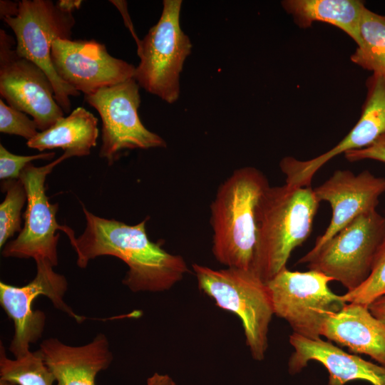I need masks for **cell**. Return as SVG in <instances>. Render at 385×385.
Here are the masks:
<instances>
[{"label":"cell","mask_w":385,"mask_h":385,"mask_svg":"<svg viewBox=\"0 0 385 385\" xmlns=\"http://www.w3.org/2000/svg\"><path fill=\"white\" fill-rule=\"evenodd\" d=\"M368 307L371 313L385 325V295L374 300Z\"/></svg>","instance_id":"obj_30"},{"label":"cell","mask_w":385,"mask_h":385,"mask_svg":"<svg viewBox=\"0 0 385 385\" xmlns=\"http://www.w3.org/2000/svg\"><path fill=\"white\" fill-rule=\"evenodd\" d=\"M82 207L86 222L83 233L76 237L67 225H63L61 230L76 253V264L80 268H86L98 257H115L128 266L122 283L133 292L168 290L188 272L182 256L166 252L149 239L147 218L130 225L97 216L83 205Z\"/></svg>","instance_id":"obj_1"},{"label":"cell","mask_w":385,"mask_h":385,"mask_svg":"<svg viewBox=\"0 0 385 385\" xmlns=\"http://www.w3.org/2000/svg\"><path fill=\"white\" fill-rule=\"evenodd\" d=\"M120 11L125 26L128 28L130 30L133 37L134 38L137 46L140 44V40L138 38V36L136 35L133 24L131 22V19L130 18L128 11V6H127V2L125 1H118V0H111L110 1Z\"/></svg>","instance_id":"obj_28"},{"label":"cell","mask_w":385,"mask_h":385,"mask_svg":"<svg viewBox=\"0 0 385 385\" xmlns=\"http://www.w3.org/2000/svg\"><path fill=\"white\" fill-rule=\"evenodd\" d=\"M344 155L350 162L374 160L385 163V135L365 148L351 150L345 153Z\"/></svg>","instance_id":"obj_27"},{"label":"cell","mask_w":385,"mask_h":385,"mask_svg":"<svg viewBox=\"0 0 385 385\" xmlns=\"http://www.w3.org/2000/svg\"><path fill=\"white\" fill-rule=\"evenodd\" d=\"M16 42L0 30V94L13 108L29 114L43 131L64 117L55 99L52 83L34 62L19 56Z\"/></svg>","instance_id":"obj_12"},{"label":"cell","mask_w":385,"mask_h":385,"mask_svg":"<svg viewBox=\"0 0 385 385\" xmlns=\"http://www.w3.org/2000/svg\"><path fill=\"white\" fill-rule=\"evenodd\" d=\"M19 14L4 21L16 36L17 54L41 67L50 78L56 102L64 113L71 111L70 96L80 92L65 83L56 73L51 46L57 39H71L76 20L72 14L60 10L51 0L19 1Z\"/></svg>","instance_id":"obj_7"},{"label":"cell","mask_w":385,"mask_h":385,"mask_svg":"<svg viewBox=\"0 0 385 385\" xmlns=\"http://www.w3.org/2000/svg\"><path fill=\"white\" fill-rule=\"evenodd\" d=\"M19 1L9 0L0 1V18L3 20L7 17H14L19 14Z\"/></svg>","instance_id":"obj_29"},{"label":"cell","mask_w":385,"mask_h":385,"mask_svg":"<svg viewBox=\"0 0 385 385\" xmlns=\"http://www.w3.org/2000/svg\"><path fill=\"white\" fill-rule=\"evenodd\" d=\"M82 3L81 0H58L56 5L62 11L72 14L81 7Z\"/></svg>","instance_id":"obj_32"},{"label":"cell","mask_w":385,"mask_h":385,"mask_svg":"<svg viewBox=\"0 0 385 385\" xmlns=\"http://www.w3.org/2000/svg\"><path fill=\"white\" fill-rule=\"evenodd\" d=\"M55 381L39 350L11 359L1 342L0 385H53Z\"/></svg>","instance_id":"obj_22"},{"label":"cell","mask_w":385,"mask_h":385,"mask_svg":"<svg viewBox=\"0 0 385 385\" xmlns=\"http://www.w3.org/2000/svg\"><path fill=\"white\" fill-rule=\"evenodd\" d=\"M51 61L57 75L84 95L133 78L135 66L112 56L96 40L56 39Z\"/></svg>","instance_id":"obj_13"},{"label":"cell","mask_w":385,"mask_h":385,"mask_svg":"<svg viewBox=\"0 0 385 385\" xmlns=\"http://www.w3.org/2000/svg\"><path fill=\"white\" fill-rule=\"evenodd\" d=\"M192 269L199 289L220 308L240 318L253 359L262 360L274 314L267 284L254 272L240 269L214 270L199 264H193Z\"/></svg>","instance_id":"obj_4"},{"label":"cell","mask_w":385,"mask_h":385,"mask_svg":"<svg viewBox=\"0 0 385 385\" xmlns=\"http://www.w3.org/2000/svg\"><path fill=\"white\" fill-rule=\"evenodd\" d=\"M385 295V239L379 246L366 279L355 289L342 295L345 302H356L369 306Z\"/></svg>","instance_id":"obj_24"},{"label":"cell","mask_w":385,"mask_h":385,"mask_svg":"<svg viewBox=\"0 0 385 385\" xmlns=\"http://www.w3.org/2000/svg\"><path fill=\"white\" fill-rule=\"evenodd\" d=\"M39 351L57 385H96L97 374L107 369L113 358L108 338L102 333L82 346L49 338L40 344Z\"/></svg>","instance_id":"obj_17"},{"label":"cell","mask_w":385,"mask_h":385,"mask_svg":"<svg viewBox=\"0 0 385 385\" xmlns=\"http://www.w3.org/2000/svg\"><path fill=\"white\" fill-rule=\"evenodd\" d=\"M139 88L132 78L85 96L86 101L101 116L102 145L99 156L110 165L125 149L166 147L165 140L146 128L139 118L138 111L141 102Z\"/></svg>","instance_id":"obj_10"},{"label":"cell","mask_w":385,"mask_h":385,"mask_svg":"<svg viewBox=\"0 0 385 385\" xmlns=\"http://www.w3.org/2000/svg\"><path fill=\"white\" fill-rule=\"evenodd\" d=\"M361 43L351 60L385 79V16L365 7L360 22Z\"/></svg>","instance_id":"obj_21"},{"label":"cell","mask_w":385,"mask_h":385,"mask_svg":"<svg viewBox=\"0 0 385 385\" xmlns=\"http://www.w3.org/2000/svg\"><path fill=\"white\" fill-rule=\"evenodd\" d=\"M73 157L64 152L54 161L40 167L29 163L21 172L19 180L24 185L26 209L24 214V225L16 238L7 242L1 255L4 257L44 258L53 266L58 264L57 245L60 237L57 230L62 225L56 221L58 205L51 204L46 194V177L64 160Z\"/></svg>","instance_id":"obj_11"},{"label":"cell","mask_w":385,"mask_h":385,"mask_svg":"<svg viewBox=\"0 0 385 385\" xmlns=\"http://www.w3.org/2000/svg\"><path fill=\"white\" fill-rule=\"evenodd\" d=\"M321 336L385 366V325L365 304L347 302L339 312L331 313L322 325Z\"/></svg>","instance_id":"obj_18"},{"label":"cell","mask_w":385,"mask_h":385,"mask_svg":"<svg viewBox=\"0 0 385 385\" xmlns=\"http://www.w3.org/2000/svg\"><path fill=\"white\" fill-rule=\"evenodd\" d=\"M332 281L315 270L299 272L284 267L266 282L274 314L287 321L293 333L310 339L320 338L327 317L346 304L342 295L329 288Z\"/></svg>","instance_id":"obj_8"},{"label":"cell","mask_w":385,"mask_h":385,"mask_svg":"<svg viewBox=\"0 0 385 385\" xmlns=\"http://www.w3.org/2000/svg\"><path fill=\"white\" fill-rule=\"evenodd\" d=\"M0 132L21 136L27 141L38 133L33 119L26 113L6 105L2 99L0 100Z\"/></svg>","instance_id":"obj_25"},{"label":"cell","mask_w":385,"mask_h":385,"mask_svg":"<svg viewBox=\"0 0 385 385\" xmlns=\"http://www.w3.org/2000/svg\"><path fill=\"white\" fill-rule=\"evenodd\" d=\"M147 385H176L173 379L167 374H161L158 372L154 373L148 378Z\"/></svg>","instance_id":"obj_31"},{"label":"cell","mask_w":385,"mask_h":385,"mask_svg":"<svg viewBox=\"0 0 385 385\" xmlns=\"http://www.w3.org/2000/svg\"><path fill=\"white\" fill-rule=\"evenodd\" d=\"M269 186L265 175L254 167L235 170L220 185L210 205L212 251L226 267L254 272L258 208Z\"/></svg>","instance_id":"obj_2"},{"label":"cell","mask_w":385,"mask_h":385,"mask_svg":"<svg viewBox=\"0 0 385 385\" xmlns=\"http://www.w3.org/2000/svg\"><path fill=\"white\" fill-rule=\"evenodd\" d=\"M1 188L6 196L0 204L1 248L15 233L21 231V210L27 202L24 185L19 179L4 180Z\"/></svg>","instance_id":"obj_23"},{"label":"cell","mask_w":385,"mask_h":385,"mask_svg":"<svg viewBox=\"0 0 385 385\" xmlns=\"http://www.w3.org/2000/svg\"><path fill=\"white\" fill-rule=\"evenodd\" d=\"M182 4L181 0H164L158 23L137 46L140 62L133 78L140 87L168 103L179 98L180 73L192 47L180 24Z\"/></svg>","instance_id":"obj_5"},{"label":"cell","mask_w":385,"mask_h":385,"mask_svg":"<svg viewBox=\"0 0 385 385\" xmlns=\"http://www.w3.org/2000/svg\"><path fill=\"white\" fill-rule=\"evenodd\" d=\"M55 155L54 152H44L32 155H19L0 144V179H19L22 170L32 160H51Z\"/></svg>","instance_id":"obj_26"},{"label":"cell","mask_w":385,"mask_h":385,"mask_svg":"<svg viewBox=\"0 0 385 385\" xmlns=\"http://www.w3.org/2000/svg\"><path fill=\"white\" fill-rule=\"evenodd\" d=\"M312 187L269 186L258 208L254 272L265 283L286 264L312 230L319 206Z\"/></svg>","instance_id":"obj_3"},{"label":"cell","mask_w":385,"mask_h":385,"mask_svg":"<svg viewBox=\"0 0 385 385\" xmlns=\"http://www.w3.org/2000/svg\"><path fill=\"white\" fill-rule=\"evenodd\" d=\"M289 343L294 352L289 360V371L297 373L310 361H317L328 371L329 385H344L355 380L372 385H385V366L374 364L356 354H349L320 338L310 339L292 333Z\"/></svg>","instance_id":"obj_16"},{"label":"cell","mask_w":385,"mask_h":385,"mask_svg":"<svg viewBox=\"0 0 385 385\" xmlns=\"http://www.w3.org/2000/svg\"><path fill=\"white\" fill-rule=\"evenodd\" d=\"M284 9L301 27L322 21L338 27L359 46L361 43L360 22L365 9L358 0H287Z\"/></svg>","instance_id":"obj_20"},{"label":"cell","mask_w":385,"mask_h":385,"mask_svg":"<svg viewBox=\"0 0 385 385\" xmlns=\"http://www.w3.org/2000/svg\"><path fill=\"white\" fill-rule=\"evenodd\" d=\"M98 121L91 112L78 107L49 128L38 132L26 145L39 151L61 148L73 157L86 156L97 143Z\"/></svg>","instance_id":"obj_19"},{"label":"cell","mask_w":385,"mask_h":385,"mask_svg":"<svg viewBox=\"0 0 385 385\" xmlns=\"http://www.w3.org/2000/svg\"><path fill=\"white\" fill-rule=\"evenodd\" d=\"M368 93L361 117L350 132L334 147L307 160L285 157L279 163L285 183L310 187L315 173L334 157L365 148L385 135V79L372 74L366 82Z\"/></svg>","instance_id":"obj_14"},{"label":"cell","mask_w":385,"mask_h":385,"mask_svg":"<svg viewBox=\"0 0 385 385\" xmlns=\"http://www.w3.org/2000/svg\"><path fill=\"white\" fill-rule=\"evenodd\" d=\"M34 260L36 276L26 285L17 287L0 282V304L14 323V332L9 349L15 358L29 353L30 344L42 337L46 315L41 311L33 309L34 301L40 295L48 297L55 308L76 322H81L85 319L74 312L63 299L68 289L66 278L53 270L54 266L48 260Z\"/></svg>","instance_id":"obj_9"},{"label":"cell","mask_w":385,"mask_h":385,"mask_svg":"<svg viewBox=\"0 0 385 385\" xmlns=\"http://www.w3.org/2000/svg\"><path fill=\"white\" fill-rule=\"evenodd\" d=\"M314 192L318 201L327 202L332 210L328 227L312 247L316 249L358 217L376 210L379 197L385 192V178L369 170L355 174L337 170Z\"/></svg>","instance_id":"obj_15"},{"label":"cell","mask_w":385,"mask_h":385,"mask_svg":"<svg viewBox=\"0 0 385 385\" xmlns=\"http://www.w3.org/2000/svg\"><path fill=\"white\" fill-rule=\"evenodd\" d=\"M384 239L385 217L374 210L354 220L318 248H312L298 263L307 264L309 270L340 282L350 292L369 277Z\"/></svg>","instance_id":"obj_6"}]
</instances>
